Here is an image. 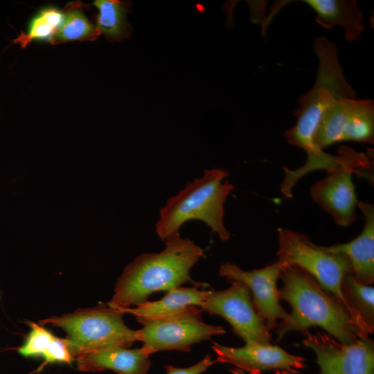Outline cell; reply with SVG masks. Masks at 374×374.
<instances>
[{
	"instance_id": "obj_1",
	"label": "cell",
	"mask_w": 374,
	"mask_h": 374,
	"mask_svg": "<svg viewBox=\"0 0 374 374\" xmlns=\"http://www.w3.org/2000/svg\"><path fill=\"white\" fill-rule=\"evenodd\" d=\"M279 278L280 300L290 303L292 312L276 327L277 339L291 331L305 333L320 327L344 344H353L366 336L345 308L305 271L295 265L284 266Z\"/></svg>"
},
{
	"instance_id": "obj_2",
	"label": "cell",
	"mask_w": 374,
	"mask_h": 374,
	"mask_svg": "<svg viewBox=\"0 0 374 374\" xmlns=\"http://www.w3.org/2000/svg\"><path fill=\"white\" fill-rule=\"evenodd\" d=\"M158 253H142L127 265L115 285L108 306L121 309L137 306L159 291H168L191 280L190 271L203 249L177 232L165 240Z\"/></svg>"
},
{
	"instance_id": "obj_3",
	"label": "cell",
	"mask_w": 374,
	"mask_h": 374,
	"mask_svg": "<svg viewBox=\"0 0 374 374\" xmlns=\"http://www.w3.org/2000/svg\"><path fill=\"white\" fill-rule=\"evenodd\" d=\"M314 48L319 58L316 81L308 92L300 96L299 106L293 112L296 122L284 134L288 143L306 152L307 160L302 168L308 171L320 168L330 157V154L319 151L314 145L323 115L336 100L356 98L355 91L344 75L336 45L320 36L314 40Z\"/></svg>"
},
{
	"instance_id": "obj_4",
	"label": "cell",
	"mask_w": 374,
	"mask_h": 374,
	"mask_svg": "<svg viewBox=\"0 0 374 374\" xmlns=\"http://www.w3.org/2000/svg\"><path fill=\"white\" fill-rule=\"evenodd\" d=\"M229 172L221 168L206 169L177 195L170 197L159 211L155 231L162 240L179 232L186 222L199 220L219 238L226 241L230 233L224 223V202L233 185L224 180Z\"/></svg>"
},
{
	"instance_id": "obj_5",
	"label": "cell",
	"mask_w": 374,
	"mask_h": 374,
	"mask_svg": "<svg viewBox=\"0 0 374 374\" xmlns=\"http://www.w3.org/2000/svg\"><path fill=\"white\" fill-rule=\"evenodd\" d=\"M278 261L284 266L295 265L309 274L345 308L366 336L369 331L358 319L342 293L344 278L351 274L348 258L333 253L326 247L313 243L305 234L278 228Z\"/></svg>"
},
{
	"instance_id": "obj_6",
	"label": "cell",
	"mask_w": 374,
	"mask_h": 374,
	"mask_svg": "<svg viewBox=\"0 0 374 374\" xmlns=\"http://www.w3.org/2000/svg\"><path fill=\"white\" fill-rule=\"evenodd\" d=\"M118 309L105 305L78 310L61 317L53 316L39 321L41 325L51 324L63 329L71 355L74 357L108 346L126 348L138 341L137 330L128 328Z\"/></svg>"
},
{
	"instance_id": "obj_7",
	"label": "cell",
	"mask_w": 374,
	"mask_h": 374,
	"mask_svg": "<svg viewBox=\"0 0 374 374\" xmlns=\"http://www.w3.org/2000/svg\"><path fill=\"white\" fill-rule=\"evenodd\" d=\"M201 312L195 307L176 317L142 323L143 328L137 330L141 348L149 355L161 350L188 351L193 344L226 332L220 326L204 323Z\"/></svg>"
},
{
	"instance_id": "obj_8",
	"label": "cell",
	"mask_w": 374,
	"mask_h": 374,
	"mask_svg": "<svg viewBox=\"0 0 374 374\" xmlns=\"http://www.w3.org/2000/svg\"><path fill=\"white\" fill-rule=\"evenodd\" d=\"M341 141L374 142V102L371 99L341 98L324 113L314 145L319 151Z\"/></svg>"
},
{
	"instance_id": "obj_9",
	"label": "cell",
	"mask_w": 374,
	"mask_h": 374,
	"mask_svg": "<svg viewBox=\"0 0 374 374\" xmlns=\"http://www.w3.org/2000/svg\"><path fill=\"white\" fill-rule=\"evenodd\" d=\"M223 290H208L202 310L224 318L246 344H270L271 334L256 312L249 288L240 281Z\"/></svg>"
},
{
	"instance_id": "obj_10",
	"label": "cell",
	"mask_w": 374,
	"mask_h": 374,
	"mask_svg": "<svg viewBox=\"0 0 374 374\" xmlns=\"http://www.w3.org/2000/svg\"><path fill=\"white\" fill-rule=\"evenodd\" d=\"M303 334V343L315 353L320 374H374V343L368 337L344 344L323 332Z\"/></svg>"
},
{
	"instance_id": "obj_11",
	"label": "cell",
	"mask_w": 374,
	"mask_h": 374,
	"mask_svg": "<svg viewBox=\"0 0 374 374\" xmlns=\"http://www.w3.org/2000/svg\"><path fill=\"white\" fill-rule=\"evenodd\" d=\"M371 168V161L362 152L357 158L328 172L310 188L312 199L328 212L339 226H348L356 220L358 204L352 175L359 169Z\"/></svg>"
},
{
	"instance_id": "obj_12",
	"label": "cell",
	"mask_w": 374,
	"mask_h": 374,
	"mask_svg": "<svg viewBox=\"0 0 374 374\" xmlns=\"http://www.w3.org/2000/svg\"><path fill=\"white\" fill-rule=\"evenodd\" d=\"M284 265L279 261L262 269L245 271L238 265L222 264L219 274L230 281H240L250 290L253 306L269 331L276 328L279 319L289 314L280 305L278 279Z\"/></svg>"
},
{
	"instance_id": "obj_13",
	"label": "cell",
	"mask_w": 374,
	"mask_h": 374,
	"mask_svg": "<svg viewBox=\"0 0 374 374\" xmlns=\"http://www.w3.org/2000/svg\"><path fill=\"white\" fill-rule=\"evenodd\" d=\"M216 363L229 364L248 374H261L271 369L299 370L305 367V359L292 355L270 344L249 343L234 348L214 342L211 346Z\"/></svg>"
},
{
	"instance_id": "obj_14",
	"label": "cell",
	"mask_w": 374,
	"mask_h": 374,
	"mask_svg": "<svg viewBox=\"0 0 374 374\" xmlns=\"http://www.w3.org/2000/svg\"><path fill=\"white\" fill-rule=\"evenodd\" d=\"M357 206L364 217L361 233L347 243L326 247L333 253L344 255L349 261L354 278L370 285L374 281V206L363 202H358Z\"/></svg>"
},
{
	"instance_id": "obj_15",
	"label": "cell",
	"mask_w": 374,
	"mask_h": 374,
	"mask_svg": "<svg viewBox=\"0 0 374 374\" xmlns=\"http://www.w3.org/2000/svg\"><path fill=\"white\" fill-rule=\"evenodd\" d=\"M150 356L142 348L112 346L83 353L76 360L81 371L109 369L118 374H148L151 366Z\"/></svg>"
},
{
	"instance_id": "obj_16",
	"label": "cell",
	"mask_w": 374,
	"mask_h": 374,
	"mask_svg": "<svg viewBox=\"0 0 374 374\" xmlns=\"http://www.w3.org/2000/svg\"><path fill=\"white\" fill-rule=\"evenodd\" d=\"M208 290H200L196 287H179L167 291L158 301H145L133 308H121L123 314L136 317L141 323L153 320L164 319L184 314L195 307L202 305Z\"/></svg>"
},
{
	"instance_id": "obj_17",
	"label": "cell",
	"mask_w": 374,
	"mask_h": 374,
	"mask_svg": "<svg viewBox=\"0 0 374 374\" xmlns=\"http://www.w3.org/2000/svg\"><path fill=\"white\" fill-rule=\"evenodd\" d=\"M317 15L315 21L330 29L340 26L346 39L356 40L364 32L363 16L355 0H303Z\"/></svg>"
},
{
	"instance_id": "obj_18",
	"label": "cell",
	"mask_w": 374,
	"mask_h": 374,
	"mask_svg": "<svg viewBox=\"0 0 374 374\" xmlns=\"http://www.w3.org/2000/svg\"><path fill=\"white\" fill-rule=\"evenodd\" d=\"M96 27L100 33L112 42H120L130 35L131 26L127 21L130 6L129 3L118 0H97Z\"/></svg>"
},
{
	"instance_id": "obj_19",
	"label": "cell",
	"mask_w": 374,
	"mask_h": 374,
	"mask_svg": "<svg viewBox=\"0 0 374 374\" xmlns=\"http://www.w3.org/2000/svg\"><path fill=\"white\" fill-rule=\"evenodd\" d=\"M64 19L56 33L48 39L52 44L72 41L96 39L100 32L85 16L80 3H70L64 8Z\"/></svg>"
},
{
	"instance_id": "obj_20",
	"label": "cell",
	"mask_w": 374,
	"mask_h": 374,
	"mask_svg": "<svg viewBox=\"0 0 374 374\" xmlns=\"http://www.w3.org/2000/svg\"><path fill=\"white\" fill-rule=\"evenodd\" d=\"M342 293L358 319L369 331L374 330V288L357 282L351 274L342 283Z\"/></svg>"
},
{
	"instance_id": "obj_21",
	"label": "cell",
	"mask_w": 374,
	"mask_h": 374,
	"mask_svg": "<svg viewBox=\"0 0 374 374\" xmlns=\"http://www.w3.org/2000/svg\"><path fill=\"white\" fill-rule=\"evenodd\" d=\"M63 19L64 12L60 10L45 8L33 19L27 33L21 32L13 42L26 48L33 40L49 39L58 30Z\"/></svg>"
},
{
	"instance_id": "obj_22",
	"label": "cell",
	"mask_w": 374,
	"mask_h": 374,
	"mask_svg": "<svg viewBox=\"0 0 374 374\" xmlns=\"http://www.w3.org/2000/svg\"><path fill=\"white\" fill-rule=\"evenodd\" d=\"M30 330L18 352L24 357H42L47 355L56 337L49 330L35 323H28Z\"/></svg>"
},
{
	"instance_id": "obj_23",
	"label": "cell",
	"mask_w": 374,
	"mask_h": 374,
	"mask_svg": "<svg viewBox=\"0 0 374 374\" xmlns=\"http://www.w3.org/2000/svg\"><path fill=\"white\" fill-rule=\"evenodd\" d=\"M216 363L209 355H206L200 362L187 368H176L171 365L164 366L166 374H202Z\"/></svg>"
},
{
	"instance_id": "obj_24",
	"label": "cell",
	"mask_w": 374,
	"mask_h": 374,
	"mask_svg": "<svg viewBox=\"0 0 374 374\" xmlns=\"http://www.w3.org/2000/svg\"><path fill=\"white\" fill-rule=\"evenodd\" d=\"M299 371L294 370H287V369H277L275 371V374H298ZM244 374H246L244 373Z\"/></svg>"
},
{
	"instance_id": "obj_25",
	"label": "cell",
	"mask_w": 374,
	"mask_h": 374,
	"mask_svg": "<svg viewBox=\"0 0 374 374\" xmlns=\"http://www.w3.org/2000/svg\"><path fill=\"white\" fill-rule=\"evenodd\" d=\"M231 372L233 374H244V372L240 371V370H238V369H233L231 370Z\"/></svg>"
}]
</instances>
